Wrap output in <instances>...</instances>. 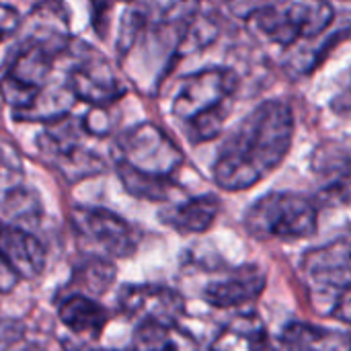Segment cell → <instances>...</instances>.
<instances>
[{
    "mask_svg": "<svg viewBox=\"0 0 351 351\" xmlns=\"http://www.w3.org/2000/svg\"><path fill=\"white\" fill-rule=\"evenodd\" d=\"M294 130V109L286 99L259 103L224 140L212 169L216 185L230 193L259 185L288 156Z\"/></svg>",
    "mask_w": 351,
    "mask_h": 351,
    "instance_id": "obj_1",
    "label": "cell"
},
{
    "mask_svg": "<svg viewBox=\"0 0 351 351\" xmlns=\"http://www.w3.org/2000/svg\"><path fill=\"white\" fill-rule=\"evenodd\" d=\"M29 25L0 72V97L12 109L14 119L25 115L51 84L56 66L74 39L64 4L45 2L35 6Z\"/></svg>",
    "mask_w": 351,
    "mask_h": 351,
    "instance_id": "obj_2",
    "label": "cell"
},
{
    "mask_svg": "<svg viewBox=\"0 0 351 351\" xmlns=\"http://www.w3.org/2000/svg\"><path fill=\"white\" fill-rule=\"evenodd\" d=\"M111 156L119 181L130 195L171 204V199L183 193L177 173L185 165V154L162 128L142 121L119 132Z\"/></svg>",
    "mask_w": 351,
    "mask_h": 351,
    "instance_id": "obj_3",
    "label": "cell"
},
{
    "mask_svg": "<svg viewBox=\"0 0 351 351\" xmlns=\"http://www.w3.org/2000/svg\"><path fill=\"white\" fill-rule=\"evenodd\" d=\"M237 88L239 74L228 66H208L183 78L171 111L185 125L191 144H206L222 134Z\"/></svg>",
    "mask_w": 351,
    "mask_h": 351,
    "instance_id": "obj_4",
    "label": "cell"
},
{
    "mask_svg": "<svg viewBox=\"0 0 351 351\" xmlns=\"http://www.w3.org/2000/svg\"><path fill=\"white\" fill-rule=\"evenodd\" d=\"M300 274L315 313L350 325V239L341 237L335 243L306 251L300 261Z\"/></svg>",
    "mask_w": 351,
    "mask_h": 351,
    "instance_id": "obj_5",
    "label": "cell"
},
{
    "mask_svg": "<svg viewBox=\"0 0 351 351\" xmlns=\"http://www.w3.org/2000/svg\"><path fill=\"white\" fill-rule=\"evenodd\" d=\"M335 16L329 2H267L249 6L245 21L263 41L292 49L323 37Z\"/></svg>",
    "mask_w": 351,
    "mask_h": 351,
    "instance_id": "obj_6",
    "label": "cell"
},
{
    "mask_svg": "<svg viewBox=\"0 0 351 351\" xmlns=\"http://www.w3.org/2000/svg\"><path fill=\"white\" fill-rule=\"evenodd\" d=\"M319 206L311 195L271 191L261 195L245 214V230L261 243L311 239L319 228Z\"/></svg>",
    "mask_w": 351,
    "mask_h": 351,
    "instance_id": "obj_7",
    "label": "cell"
},
{
    "mask_svg": "<svg viewBox=\"0 0 351 351\" xmlns=\"http://www.w3.org/2000/svg\"><path fill=\"white\" fill-rule=\"evenodd\" d=\"M62 62H66L62 82L74 101L88 107H113L128 93L111 62L80 39H72Z\"/></svg>",
    "mask_w": 351,
    "mask_h": 351,
    "instance_id": "obj_8",
    "label": "cell"
},
{
    "mask_svg": "<svg viewBox=\"0 0 351 351\" xmlns=\"http://www.w3.org/2000/svg\"><path fill=\"white\" fill-rule=\"evenodd\" d=\"M84 132L80 130L78 117L66 115L58 121L45 123L37 136V154L41 160L56 171L68 183L101 175L107 165L88 144H84Z\"/></svg>",
    "mask_w": 351,
    "mask_h": 351,
    "instance_id": "obj_9",
    "label": "cell"
},
{
    "mask_svg": "<svg viewBox=\"0 0 351 351\" xmlns=\"http://www.w3.org/2000/svg\"><path fill=\"white\" fill-rule=\"evenodd\" d=\"M70 226L84 249V255L103 257L107 261L130 259L140 249V232L119 214L97 208L76 206L70 210Z\"/></svg>",
    "mask_w": 351,
    "mask_h": 351,
    "instance_id": "obj_10",
    "label": "cell"
},
{
    "mask_svg": "<svg viewBox=\"0 0 351 351\" xmlns=\"http://www.w3.org/2000/svg\"><path fill=\"white\" fill-rule=\"evenodd\" d=\"M41 216V197L27 183L21 158L10 146H0V220L33 232Z\"/></svg>",
    "mask_w": 351,
    "mask_h": 351,
    "instance_id": "obj_11",
    "label": "cell"
},
{
    "mask_svg": "<svg viewBox=\"0 0 351 351\" xmlns=\"http://www.w3.org/2000/svg\"><path fill=\"white\" fill-rule=\"evenodd\" d=\"M119 311L138 323H162L179 325V319L185 313L183 296L158 284H130L123 286L117 294Z\"/></svg>",
    "mask_w": 351,
    "mask_h": 351,
    "instance_id": "obj_12",
    "label": "cell"
},
{
    "mask_svg": "<svg viewBox=\"0 0 351 351\" xmlns=\"http://www.w3.org/2000/svg\"><path fill=\"white\" fill-rule=\"evenodd\" d=\"M350 146L348 140H327L317 146L311 169L323 181L313 197L317 206H346L350 202Z\"/></svg>",
    "mask_w": 351,
    "mask_h": 351,
    "instance_id": "obj_13",
    "label": "cell"
},
{
    "mask_svg": "<svg viewBox=\"0 0 351 351\" xmlns=\"http://www.w3.org/2000/svg\"><path fill=\"white\" fill-rule=\"evenodd\" d=\"M267 288V274L255 263H243L204 288V300L218 311H234L255 302Z\"/></svg>",
    "mask_w": 351,
    "mask_h": 351,
    "instance_id": "obj_14",
    "label": "cell"
},
{
    "mask_svg": "<svg viewBox=\"0 0 351 351\" xmlns=\"http://www.w3.org/2000/svg\"><path fill=\"white\" fill-rule=\"evenodd\" d=\"M0 259L19 282L37 280L47 263L45 249L35 232L0 220Z\"/></svg>",
    "mask_w": 351,
    "mask_h": 351,
    "instance_id": "obj_15",
    "label": "cell"
},
{
    "mask_svg": "<svg viewBox=\"0 0 351 351\" xmlns=\"http://www.w3.org/2000/svg\"><path fill=\"white\" fill-rule=\"evenodd\" d=\"M222 210V202L214 193L185 197L183 202H177L165 210H160L158 220L162 226L175 230L177 234L189 237V234H204L210 230Z\"/></svg>",
    "mask_w": 351,
    "mask_h": 351,
    "instance_id": "obj_16",
    "label": "cell"
},
{
    "mask_svg": "<svg viewBox=\"0 0 351 351\" xmlns=\"http://www.w3.org/2000/svg\"><path fill=\"white\" fill-rule=\"evenodd\" d=\"M58 319L74 335L95 341L109 323V311L95 298L64 292L58 300Z\"/></svg>",
    "mask_w": 351,
    "mask_h": 351,
    "instance_id": "obj_17",
    "label": "cell"
},
{
    "mask_svg": "<svg viewBox=\"0 0 351 351\" xmlns=\"http://www.w3.org/2000/svg\"><path fill=\"white\" fill-rule=\"evenodd\" d=\"M269 333L257 313L234 315L214 337L210 351H267Z\"/></svg>",
    "mask_w": 351,
    "mask_h": 351,
    "instance_id": "obj_18",
    "label": "cell"
},
{
    "mask_svg": "<svg viewBox=\"0 0 351 351\" xmlns=\"http://www.w3.org/2000/svg\"><path fill=\"white\" fill-rule=\"evenodd\" d=\"M274 351H350V335L311 323H290Z\"/></svg>",
    "mask_w": 351,
    "mask_h": 351,
    "instance_id": "obj_19",
    "label": "cell"
},
{
    "mask_svg": "<svg viewBox=\"0 0 351 351\" xmlns=\"http://www.w3.org/2000/svg\"><path fill=\"white\" fill-rule=\"evenodd\" d=\"M132 351H202L199 341L179 325L138 323Z\"/></svg>",
    "mask_w": 351,
    "mask_h": 351,
    "instance_id": "obj_20",
    "label": "cell"
},
{
    "mask_svg": "<svg viewBox=\"0 0 351 351\" xmlns=\"http://www.w3.org/2000/svg\"><path fill=\"white\" fill-rule=\"evenodd\" d=\"M115 276H117V267L113 261H107L95 255H84L72 267V276H70V284L66 292L82 294V296L99 300V296L109 290Z\"/></svg>",
    "mask_w": 351,
    "mask_h": 351,
    "instance_id": "obj_21",
    "label": "cell"
},
{
    "mask_svg": "<svg viewBox=\"0 0 351 351\" xmlns=\"http://www.w3.org/2000/svg\"><path fill=\"white\" fill-rule=\"evenodd\" d=\"M148 10H150V2L130 4L125 8L121 25H119V37H117L119 58H125L138 43V39L144 35L146 25H148Z\"/></svg>",
    "mask_w": 351,
    "mask_h": 351,
    "instance_id": "obj_22",
    "label": "cell"
},
{
    "mask_svg": "<svg viewBox=\"0 0 351 351\" xmlns=\"http://www.w3.org/2000/svg\"><path fill=\"white\" fill-rule=\"evenodd\" d=\"M78 123L86 138L103 140L113 134L117 119H115L113 107H88V111H84L78 117Z\"/></svg>",
    "mask_w": 351,
    "mask_h": 351,
    "instance_id": "obj_23",
    "label": "cell"
},
{
    "mask_svg": "<svg viewBox=\"0 0 351 351\" xmlns=\"http://www.w3.org/2000/svg\"><path fill=\"white\" fill-rule=\"evenodd\" d=\"M23 14L10 6V4H0V43H4L8 37H12L21 27H23Z\"/></svg>",
    "mask_w": 351,
    "mask_h": 351,
    "instance_id": "obj_24",
    "label": "cell"
},
{
    "mask_svg": "<svg viewBox=\"0 0 351 351\" xmlns=\"http://www.w3.org/2000/svg\"><path fill=\"white\" fill-rule=\"evenodd\" d=\"M16 284H19V280L14 278V274L2 263V259H0V294H8V292H12L14 288H16Z\"/></svg>",
    "mask_w": 351,
    "mask_h": 351,
    "instance_id": "obj_25",
    "label": "cell"
},
{
    "mask_svg": "<svg viewBox=\"0 0 351 351\" xmlns=\"http://www.w3.org/2000/svg\"><path fill=\"white\" fill-rule=\"evenodd\" d=\"M74 348H70V346H66V351H107V350H99V348H88V346H84V343H72Z\"/></svg>",
    "mask_w": 351,
    "mask_h": 351,
    "instance_id": "obj_26",
    "label": "cell"
}]
</instances>
